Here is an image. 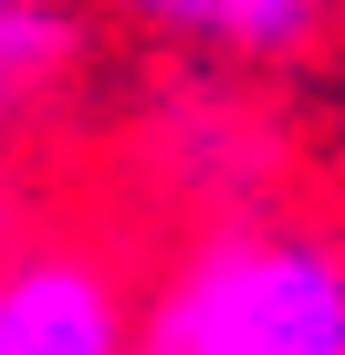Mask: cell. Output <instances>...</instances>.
Returning <instances> with one entry per match:
<instances>
[{
	"mask_svg": "<svg viewBox=\"0 0 345 355\" xmlns=\"http://www.w3.org/2000/svg\"><path fill=\"white\" fill-rule=\"evenodd\" d=\"M74 53H84V21L63 11V0H0V125L32 115L63 84Z\"/></svg>",
	"mask_w": 345,
	"mask_h": 355,
	"instance_id": "3",
	"label": "cell"
},
{
	"mask_svg": "<svg viewBox=\"0 0 345 355\" xmlns=\"http://www.w3.org/2000/svg\"><path fill=\"white\" fill-rule=\"evenodd\" d=\"M136 355H345V241L293 220L210 230L136 313Z\"/></svg>",
	"mask_w": 345,
	"mask_h": 355,
	"instance_id": "1",
	"label": "cell"
},
{
	"mask_svg": "<svg viewBox=\"0 0 345 355\" xmlns=\"http://www.w3.org/2000/svg\"><path fill=\"white\" fill-rule=\"evenodd\" d=\"M0 355H136V293L94 241L0 251Z\"/></svg>",
	"mask_w": 345,
	"mask_h": 355,
	"instance_id": "2",
	"label": "cell"
},
{
	"mask_svg": "<svg viewBox=\"0 0 345 355\" xmlns=\"http://www.w3.org/2000/svg\"><path fill=\"white\" fill-rule=\"evenodd\" d=\"M126 11L199 32V42H230V53H293V42H314L324 0H126Z\"/></svg>",
	"mask_w": 345,
	"mask_h": 355,
	"instance_id": "4",
	"label": "cell"
}]
</instances>
